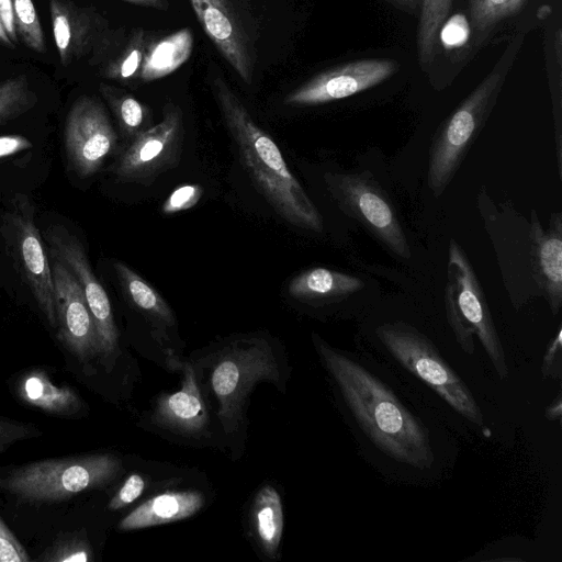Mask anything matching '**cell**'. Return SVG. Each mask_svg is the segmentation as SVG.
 <instances>
[{
  "mask_svg": "<svg viewBox=\"0 0 562 562\" xmlns=\"http://www.w3.org/2000/svg\"><path fill=\"white\" fill-rule=\"evenodd\" d=\"M314 341L368 462L409 483L438 475L447 459L438 430L390 383L386 370L364 352L337 349L316 335Z\"/></svg>",
  "mask_w": 562,
  "mask_h": 562,
  "instance_id": "obj_1",
  "label": "cell"
},
{
  "mask_svg": "<svg viewBox=\"0 0 562 562\" xmlns=\"http://www.w3.org/2000/svg\"><path fill=\"white\" fill-rule=\"evenodd\" d=\"M210 83L240 164L257 190L283 221L322 233V215L289 169L277 143L254 121L223 77L214 75Z\"/></svg>",
  "mask_w": 562,
  "mask_h": 562,
  "instance_id": "obj_2",
  "label": "cell"
},
{
  "mask_svg": "<svg viewBox=\"0 0 562 562\" xmlns=\"http://www.w3.org/2000/svg\"><path fill=\"white\" fill-rule=\"evenodd\" d=\"M368 356L385 369H396L428 389L483 437L491 436L483 411L465 381L437 346L404 321L376 325L367 338Z\"/></svg>",
  "mask_w": 562,
  "mask_h": 562,
  "instance_id": "obj_3",
  "label": "cell"
},
{
  "mask_svg": "<svg viewBox=\"0 0 562 562\" xmlns=\"http://www.w3.org/2000/svg\"><path fill=\"white\" fill-rule=\"evenodd\" d=\"M519 44L520 38H516L508 46L493 71L462 101L436 135L428 162V186L436 196L450 183L488 117Z\"/></svg>",
  "mask_w": 562,
  "mask_h": 562,
  "instance_id": "obj_4",
  "label": "cell"
},
{
  "mask_svg": "<svg viewBox=\"0 0 562 562\" xmlns=\"http://www.w3.org/2000/svg\"><path fill=\"white\" fill-rule=\"evenodd\" d=\"M445 307L448 325L462 351L473 355L476 339L498 378L505 380L509 368L484 292L465 252L453 239L448 251Z\"/></svg>",
  "mask_w": 562,
  "mask_h": 562,
  "instance_id": "obj_5",
  "label": "cell"
},
{
  "mask_svg": "<svg viewBox=\"0 0 562 562\" xmlns=\"http://www.w3.org/2000/svg\"><path fill=\"white\" fill-rule=\"evenodd\" d=\"M121 470L112 454L48 459L11 471L0 479V488L26 502H61L109 484Z\"/></svg>",
  "mask_w": 562,
  "mask_h": 562,
  "instance_id": "obj_6",
  "label": "cell"
},
{
  "mask_svg": "<svg viewBox=\"0 0 562 562\" xmlns=\"http://www.w3.org/2000/svg\"><path fill=\"white\" fill-rule=\"evenodd\" d=\"M183 140L182 110L167 102L161 121L128 142L113 166V175L120 182L149 186L180 164Z\"/></svg>",
  "mask_w": 562,
  "mask_h": 562,
  "instance_id": "obj_7",
  "label": "cell"
},
{
  "mask_svg": "<svg viewBox=\"0 0 562 562\" xmlns=\"http://www.w3.org/2000/svg\"><path fill=\"white\" fill-rule=\"evenodd\" d=\"M324 179L328 191L346 213L395 256L411 258V248L395 209L374 180L366 173L331 172Z\"/></svg>",
  "mask_w": 562,
  "mask_h": 562,
  "instance_id": "obj_8",
  "label": "cell"
},
{
  "mask_svg": "<svg viewBox=\"0 0 562 562\" xmlns=\"http://www.w3.org/2000/svg\"><path fill=\"white\" fill-rule=\"evenodd\" d=\"M276 359L267 344L251 340L236 346L216 363L211 384L220 403V417L226 430L238 424L245 398L261 380L277 381Z\"/></svg>",
  "mask_w": 562,
  "mask_h": 562,
  "instance_id": "obj_9",
  "label": "cell"
},
{
  "mask_svg": "<svg viewBox=\"0 0 562 562\" xmlns=\"http://www.w3.org/2000/svg\"><path fill=\"white\" fill-rule=\"evenodd\" d=\"M203 31L248 85L252 82L256 53V29L250 14L237 0H189Z\"/></svg>",
  "mask_w": 562,
  "mask_h": 562,
  "instance_id": "obj_10",
  "label": "cell"
},
{
  "mask_svg": "<svg viewBox=\"0 0 562 562\" xmlns=\"http://www.w3.org/2000/svg\"><path fill=\"white\" fill-rule=\"evenodd\" d=\"M116 145L117 134L102 103L92 97L78 98L65 125V150L70 168L82 178L90 177Z\"/></svg>",
  "mask_w": 562,
  "mask_h": 562,
  "instance_id": "obj_11",
  "label": "cell"
},
{
  "mask_svg": "<svg viewBox=\"0 0 562 562\" xmlns=\"http://www.w3.org/2000/svg\"><path fill=\"white\" fill-rule=\"evenodd\" d=\"M53 256L58 258L77 279L95 326L100 355L111 358L117 349L119 333L109 296L93 273L81 243L61 226H50L45 233Z\"/></svg>",
  "mask_w": 562,
  "mask_h": 562,
  "instance_id": "obj_12",
  "label": "cell"
},
{
  "mask_svg": "<svg viewBox=\"0 0 562 562\" xmlns=\"http://www.w3.org/2000/svg\"><path fill=\"white\" fill-rule=\"evenodd\" d=\"M398 64L390 58L352 60L319 72L284 98L291 106H311L351 97L368 90L396 72Z\"/></svg>",
  "mask_w": 562,
  "mask_h": 562,
  "instance_id": "obj_13",
  "label": "cell"
},
{
  "mask_svg": "<svg viewBox=\"0 0 562 562\" xmlns=\"http://www.w3.org/2000/svg\"><path fill=\"white\" fill-rule=\"evenodd\" d=\"M11 248L21 274L49 325L56 328V310L52 267L45 252L33 209L19 202L9 215Z\"/></svg>",
  "mask_w": 562,
  "mask_h": 562,
  "instance_id": "obj_14",
  "label": "cell"
},
{
  "mask_svg": "<svg viewBox=\"0 0 562 562\" xmlns=\"http://www.w3.org/2000/svg\"><path fill=\"white\" fill-rule=\"evenodd\" d=\"M56 328L60 341L83 362L100 355V344L83 292L72 272L53 256Z\"/></svg>",
  "mask_w": 562,
  "mask_h": 562,
  "instance_id": "obj_15",
  "label": "cell"
},
{
  "mask_svg": "<svg viewBox=\"0 0 562 562\" xmlns=\"http://www.w3.org/2000/svg\"><path fill=\"white\" fill-rule=\"evenodd\" d=\"M49 12L55 45L61 65L99 54L109 44L105 21L94 11L68 0H50Z\"/></svg>",
  "mask_w": 562,
  "mask_h": 562,
  "instance_id": "obj_16",
  "label": "cell"
},
{
  "mask_svg": "<svg viewBox=\"0 0 562 562\" xmlns=\"http://www.w3.org/2000/svg\"><path fill=\"white\" fill-rule=\"evenodd\" d=\"M531 267L539 294L557 315L562 304V215L552 213L544 229L535 211L529 225Z\"/></svg>",
  "mask_w": 562,
  "mask_h": 562,
  "instance_id": "obj_17",
  "label": "cell"
},
{
  "mask_svg": "<svg viewBox=\"0 0 562 562\" xmlns=\"http://www.w3.org/2000/svg\"><path fill=\"white\" fill-rule=\"evenodd\" d=\"M183 371L181 390L158 398L155 420L164 427L196 434L207 426L209 415L191 364L186 363Z\"/></svg>",
  "mask_w": 562,
  "mask_h": 562,
  "instance_id": "obj_18",
  "label": "cell"
},
{
  "mask_svg": "<svg viewBox=\"0 0 562 562\" xmlns=\"http://www.w3.org/2000/svg\"><path fill=\"white\" fill-rule=\"evenodd\" d=\"M204 504L196 491H175L156 495L125 516L119 524L121 530H135L188 518Z\"/></svg>",
  "mask_w": 562,
  "mask_h": 562,
  "instance_id": "obj_19",
  "label": "cell"
},
{
  "mask_svg": "<svg viewBox=\"0 0 562 562\" xmlns=\"http://www.w3.org/2000/svg\"><path fill=\"white\" fill-rule=\"evenodd\" d=\"M364 285L356 276L316 267L295 276L288 291L291 296L300 300L339 302L358 294Z\"/></svg>",
  "mask_w": 562,
  "mask_h": 562,
  "instance_id": "obj_20",
  "label": "cell"
},
{
  "mask_svg": "<svg viewBox=\"0 0 562 562\" xmlns=\"http://www.w3.org/2000/svg\"><path fill=\"white\" fill-rule=\"evenodd\" d=\"M193 34L189 27L148 43L138 80L150 82L175 72L191 56Z\"/></svg>",
  "mask_w": 562,
  "mask_h": 562,
  "instance_id": "obj_21",
  "label": "cell"
},
{
  "mask_svg": "<svg viewBox=\"0 0 562 562\" xmlns=\"http://www.w3.org/2000/svg\"><path fill=\"white\" fill-rule=\"evenodd\" d=\"M19 397L29 405L55 415L77 414L81 406L79 395L67 385H57L42 370L26 373L18 383Z\"/></svg>",
  "mask_w": 562,
  "mask_h": 562,
  "instance_id": "obj_22",
  "label": "cell"
},
{
  "mask_svg": "<svg viewBox=\"0 0 562 562\" xmlns=\"http://www.w3.org/2000/svg\"><path fill=\"white\" fill-rule=\"evenodd\" d=\"M113 268L125 296L151 326L165 330L175 325L172 310L155 288L124 262L115 261Z\"/></svg>",
  "mask_w": 562,
  "mask_h": 562,
  "instance_id": "obj_23",
  "label": "cell"
},
{
  "mask_svg": "<svg viewBox=\"0 0 562 562\" xmlns=\"http://www.w3.org/2000/svg\"><path fill=\"white\" fill-rule=\"evenodd\" d=\"M528 0H468L473 44L483 45L515 18Z\"/></svg>",
  "mask_w": 562,
  "mask_h": 562,
  "instance_id": "obj_24",
  "label": "cell"
},
{
  "mask_svg": "<svg viewBox=\"0 0 562 562\" xmlns=\"http://www.w3.org/2000/svg\"><path fill=\"white\" fill-rule=\"evenodd\" d=\"M252 525L257 540L265 553L274 558L283 530V510L279 493L265 485L255 498Z\"/></svg>",
  "mask_w": 562,
  "mask_h": 562,
  "instance_id": "obj_25",
  "label": "cell"
},
{
  "mask_svg": "<svg viewBox=\"0 0 562 562\" xmlns=\"http://www.w3.org/2000/svg\"><path fill=\"white\" fill-rule=\"evenodd\" d=\"M452 2L453 0H420L417 53L424 69H427L436 57L440 32L451 11Z\"/></svg>",
  "mask_w": 562,
  "mask_h": 562,
  "instance_id": "obj_26",
  "label": "cell"
},
{
  "mask_svg": "<svg viewBox=\"0 0 562 562\" xmlns=\"http://www.w3.org/2000/svg\"><path fill=\"white\" fill-rule=\"evenodd\" d=\"M100 90L114 113L125 139L131 142L151 126L149 109L135 97L108 85H101Z\"/></svg>",
  "mask_w": 562,
  "mask_h": 562,
  "instance_id": "obj_27",
  "label": "cell"
},
{
  "mask_svg": "<svg viewBox=\"0 0 562 562\" xmlns=\"http://www.w3.org/2000/svg\"><path fill=\"white\" fill-rule=\"evenodd\" d=\"M150 40L151 37L143 29L133 30L122 50L103 68V77L121 82L138 79Z\"/></svg>",
  "mask_w": 562,
  "mask_h": 562,
  "instance_id": "obj_28",
  "label": "cell"
},
{
  "mask_svg": "<svg viewBox=\"0 0 562 562\" xmlns=\"http://www.w3.org/2000/svg\"><path fill=\"white\" fill-rule=\"evenodd\" d=\"M36 103L25 76L0 81V123L27 111Z\"/></svg>",
  "mask_w": 562,
  "mask_h": 562,
  "instance_id": "obj_29",
  "label": "cell"
},
{
  "mask_svg": "<svg viewBox=\"0 0 562 562\" xmlns=\"http://www.w3.org/2000/svg\"><path fill=\"white\" fill-rule=\"evenodd\" d=\"M18 36L31 49L46 52L44 32L32 0H12Z\"/></svg>",
  "mask_w": 562,
  "mask_h": 562,
  "instance_id": "obj_30",
  "label": "cell"
},
{
  "mask_svg": "<svg viewBox=\"0 0 562 562\" xmlns=\"http://www.w3.org/2000/svg\"><path fill=\"white\" fill-rule=\"evenodd\" d=\"M91 559L92 552L88 541L78 536L58 540L43 557V560L50 562H87Z\"/></svg>",
  "mask_w": 562,
  "mask_h": 562,
  "instance_id": "obj_31",
  "label": "cell"
},
{
  "mask_svg": "<svg viewBox=\"0 0 562 562\" xmlns=\"http://www.w3.org/2000/svg\"><path fill=\"white\" fill-rule=\"evenodd\" d=\"M203 194L200 184H184L176 188L162 203L164 214H175L195 206Z\"/></svg>",
  "mask_w": 562,
  "mask_h": 562,
  "instance_id": "obj_32",
  "label": "cell"
},
{
  "mask_svg": "<svg viewBox=\"0 0 562 562\" xmlns=\"http://www.w3.org/2000/svg\"><path fill=\"white\" fill-rule=\"evenodd\" d=\"M543 379L561 381L562 379V327H558L555 335L548 342L540 366Z\"/></svg>",
  "mask_w": 562,
  "mask_h": 562,
  "instance_id": "obj_33",
  "label": "cell"
},
{
  "mask_svg": "<svg viewBox=\"0 0 562 562\" xmlns=\"http://www.w3.org/2000/svg\"><path fill=\"white\" fill-rule=\"evenodd\" d=\"M26 550L0 517V562H29Z\"/></svg>",
  "mask_w": 562,
  "mask_h": 562,
  "instance_id": "obj_34",
  "label": "cell"
},
{
  "mask_svg": "<svg viewBox=\"0 0 562 562\" xmlns=\"http://www.w3.org/2000/svg\"><path fill=\"white\" fill-rule=\"evenodd\" d=\"M146 482L137 473L130 475L117 493L112 497L108 507L110 510H119L133 503L143 493Z\"/></svg>",
  "mask_w": 562,
  "mask_h": 562,
  "instance_id": "obj_35",
  "label": "cell"
},
{
  "mask_svg": "<svg viewBox=\"0 0 562 562\" xmlns=\"http://www.w3.org/2000/svg\"><path fill=\"white\" fill-rule=\"evenodd\" d=\"M32 146L31 140L22 135H0V159L30 149Z\"/></svg>",
  "mask_w": 562,
  "mask_h": 562,
  "instance_id": "obj_36",
  "label": "cell"
},
{
  "mask_svg": "<svg viewBox=\"0 0 562 562\" xmlns=\"http://www.w3.org/2000/svg\"><path fill=\"white\" fill-rule=\"evenodd\" d=\"M0 21L10 37L16 44L18 34L15 29L13 2L12 0H0Z\"/></svg>",
  "mask_w": 562,
  "mask_h": 562,
  "instance_id": "obj_37",
  "label": "cell"
},
{
  "mask_svg": "<svg viewBox=\"0 0 562 562\" xmlns=\"http://www.w3.org/2000/svg\"><path fill=\"white\" fill-rule=\"evenodd\" d=\"M27 427L0 420V445L10 443L27 435Z\"/></svg>",
  "mask_w": 562,
  "mask_h": 562,
  "instance_id": "obj_38",
  "label": "cell"
},
{
  "mask_svg": "<svg viewBox=\"0 0 562 562\" xmlns=\"http://www.w3.org/2000/svg\"><path fill=\"white\" fill-rule=\"evenodd\" d=\"M544 418L548 422L561 425L562 420V393L558 392L551 403L544 408Z\"/></svg>",
  "mask_w": 562,
  "mask_h": 562,
  "instance_id": "obj_39",
  "label": "cell"
},
{
  "mask_svg": "<svg viewBox=\"0 0 562 562\" xmlns=\"http://www.w3.org/2000/svg\"><path fill=\"white\" fill-rule=\"evenodd\" d=\"M136 5L153 8L157 10H167L169 7V0H123Z\"/></svg>",
  "mask_w": 562,
  "mask_h": 562,
  "instance_id": "obj_40",
  "label": "cell"
},
{
  "mask_svg": "<svg viewBox=\"0 0 562 562\" xmlns=\"http://www.w3.org/2000/svg\"><path fill=\"white\" fill-rule=\"evenodd\" d=\"M395 5L411 14L419 11L420 0H395Z\"/></svg>",
  "mask_w": 562,
  "mask_h": 562,
  "instance_id": "obj_41",
  "label": "cell"
},
{
  "mask_svg": "<svg viewBox=\"0 0 562 562\" xmlns=\"http://www.w3.org/2000/svg\"><path fill=\"white\" fill-rule=\"evenodd\" d=\"M0 43H2L3 45L5 46H9V47H14L15 44L10 40V37L8 36L1 21H0Z\"/></svg>",
  "mask_w": 562,
  "mask_h": 562,
  "instance_id": "obj_42",
  "label": "cell"
},
{
  "mask_svg": "<svg viewBox=\"0 0 562 562\" xmlns=\"http://www.w3.org/2000/svg\"><path fill=\"white\" fill-rule=\"evenodd\" d=\"M384 1L390 2L395 5V0H384Z\"/></svg>",
  "mask_w": 562,
  "mask_h": 562,
  "instance_id": "obj_43",
  "label": "cell"
}]
</instances>
